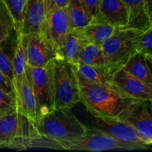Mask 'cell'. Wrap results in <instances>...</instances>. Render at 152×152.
<instances>
[{
  "mask_svg": "<svg viewBox=\"0 0 152 152\" xmlns=\"http://www.w3.org/2000/svg\"><path fill=\"white\" fill-rule=\"evenodd\" d=\"M149 148H151V147L123 142L111 137L108 135L90 130L89 129L88 132L85 136L71 142H62L59 145V149L69 150V151H112V150L131 151V150H145Z\"/></svg>",
  "mask_w": 152,
  "mask_h": 152,
  "instance_id": "cell-7",
  "label": "cell"
},
{
  "mask_svg": "<svg viewBox=\"0 0 152 152\" xmlns=\"http://www.w3.org/2000/svg\"><path fill=\"white\" fill-rule=\"evenodd\" d=\"M80 1L91 21L97 19L100 0H80Z\"/></svg>",
  "mask_w": 152,
  "mask_h": 152,
  "instance_id": "cell-29",
  "label": "cell"
},
{
  "mask_svg": "<svg viewBox=\"0 0 152 152\" xmlns=\"http://www.w3.org/2000/svg\"><path fill=\"white\" fill-rule=\"evenodd\" d=\"M116 28L101 19L92 20L83 28L76 29L87 42L102 47V44L112 36Z\"/></svg>",
  "mask_w": 152,
  "mask_h": 152,
  "instance_id": "cell-17",
  "label": "cell"
},
{
  "mask_svg": "<svg viewBox=\"0 0 152 152\" xmlns=\"http://www.w3.org/2000/svg\"><path fill=\"white\" fill-rule=\"evenodd\" d=\"M147 1H149L150 3H151V0H147Z\"/></svg>",
  "mask_w": 152,
  "mask_h": 152,
  "instance_id": "cell-32",
  "label": "cell"
},
{
  "mask_svg": "<svg viewBox=\"0 0 152 152\" xmlns=\"http://www.w3.org/2000/svg\"><path fill=\"white\" fill-rule=\"evenodd\" d=\"M46 14L45 0H27L26 10L21 34L26 36L41 29Z\"/></svg>",
  "mask_w": 152,
  "mask_h": 152,
  "instance_id": "cell-16",
  "label": "cell"
},
{
  "mask_svg": "<svg viewBox=\"0 0 152 152\" xmlns=\"http://www.w3.org/2000/svg\"><path fill=\"white\" fill-rule=\"evenodd\" d=\"M34 123L39 134L50 142L51 149H59L60 143L79 139L88 132L68 108H55Z\"/></svg>",
  "mask_w": 152,
  "mask_h": 152,
  "instance_id": "cell-1",
  "label": "cell"
},
{
  "mask_svg": "<svg viewBox=\"0 0 152 152\" xmlns=\"http://www.w3.org/2000/svg\"><path fill=\"white\" fill-rule=\"evenodd\" d=\"M42 141L35 123L26 116L15 111L0 117V148H42Z\"/></svg>",
  "mask_w": 152,
  "mask_h": 152,
  "instance_id": "cell-2",
  "label": "cell"
},
{
  "mask_svg": "<svg viewBox=\"0 0 152 152\" xmlns=\"http://www.w3.org/2000/svg\"><path fill=\"white\" fill-rule=\"evenodd\" d=\"M117 118L132 127L142 143L151 147V101H133L119 114Z\"/></svg>",
  "mask_w": 152,
  "mask_h": 152,
  "instance_id": "cell-8",
  "label": "cell"
},
{
  "mask_svg": "<svg viewBox=\"0 0 152 152\" xmlns=\"http://www.w3.org/2000/svg\"><path fill=\"white\" fill-rule=\"evenodd\" d=\"M81 102L87 109L117 117L134 99L123 94L112 84H96L77 78Z\"/></svg>",
  "mask_w": 152,
  "mask_h": 152,
  "instance_id": "cell-3",
  "label": "cell"
},
{
  "mask_svg": "<svg viewBox=\"0 0 152 152\" xmlns=\"http://www.w3.org/2000/svg\"><path fill=\"white\" fill-rule=\"evenodd\" d=\"M28 60L26 53V37L21 33H17L16 44L13 59V83L15 91L20 86L26 74Z\"/></svg>",
  "mask_w": 152,
  "mask_h": 152,
  "instance_id": "cell-18",
  "label": "cell"
},
{
  "mask_svg": "<svg viewBox=\"0 0 152 152\" xmlns=\"http://www.w3.org/2000/svg\"><path fill=\"white\" fill-rule=\"evenodd\" d=\"M97 19L116 28H125L128 25L127 8L122 0H100Z\"/></svg>",
  "mask_w": 152,
  "mask_h": 152,
  "instance_id": "cell-15",
  "label": "cell"
},
{
  "mask_svg": "<svg viewBox=\"0 0 152 152\" xmlns=\"http://www.w3.org/2000/svg\"><path fill=\"white\" fill-rule=\"evenodd\" d=\"M37 100V121L55 109L53 60L44 67H27ZM35 121V122H36Z\"/></svg>",
  "mask_w": 152,
  "mask_h": 152,
  "instance_id": "cell-6",
  "label": "cell"
},
{
  "mask_svg": "<svg viewBox=\"0 0 152 152\" xmlns=\"http://www.w3.org/2000/svg\"><path fill=\"white\" fill-rule=\"evenodd\" d=\"M86 110L91 117V126H87L90 130L108 135L123 142L146 145L141 142L132 127L117 117L104 115L87 108Z\"/></svg>",
  "mask_w": 152,
  "mask_h": 152,
  "instance_id": "cell-9",
  "label": "cell"
},
{
  "mask_svg": "<svg viewBox=\"0 0 152 152\" xmlns=\"http://www.w3.org/2000/svg\"><path fill=\"white\" fill-rule=\"evenodd\" d=\"M15 99L16 111L35 122L37 120V100L27 70L20 86L15 91Z\"/></svg>",
  "mask_w": 152,
  "mask_h": 152,
  "instance_id": "cell-14",
  "label": "cell"
},
{
  "mask_svg": "<svg viewBox=\"0 0 152 152\" xmlns=\"http://www.w3.org/2000/svg\"><path fill=\"white\" fill-rule=\"evenodd\" d=\"M145 31L133 28H116L112 36L102 44L101 48L113 74L121 68L137 53L138 40Z\"/></svg>",
  "mask_w": 152,
  "mask_h": 152,
  "instance_id": "cell-5",
  "label": "cell"
},
{
  "mask_svg": "<svg viewBox=\"0 0 152 152\" xmlns=\"http://www.w3.org/2000/svg\"><path fill=\"white\" fill-rule=\"evenodd\" d=\"M132 76L152 86V74L149 62L140 53H136L122 67Z\"/></svg>",
  "mask_w": 152,
  "mask_h": 152,
  "instance_id": "cell-21",
  "label": "cell"
},
{
  "mask_svg": "<svg viewBox=\"0 0 152 152\" xmlns=\"http://www.w3.org/2000/svg\"><path fill=\"white\" fill-rule=\"evenodd\" d=\"M8 12L16 33H21L26 10L27 0H0Z\"/></svg>",
  "mask_w": 152,
  "mask_h": 152,
  "instance_id": "cell-24",
  "label": "cell"
},
{
  "mask_svg": "<svg viewBox=\"0 0 152 152\" xmlns=\"http://www.w3.org/2000/svg\"><path fill=\"white\" fill-rule=\"evenodd\" d=\"M25 37L28 66L44 67L53 59L61 58L57 49L39 31L31 33Z\"/></svg>",
  "mask_w": 152,
  "mask_h": 152,
  "instance_id": "cell-11",
  "label": "cell"
},
{
  "mask_svg": "<svg viewBox=\"0 0 152 152\" xmlns=\"http://www.w3.org/2000/svg\"><path fill=\"white\" fill-rule=\"evenodd\" d=\"M17 33L12 34L0 42V70L13 81V59L16 44Z\"/></svg>",
  "mask_w": 152,
  "mask_h": 152,
  "instance_id": "cell-23",
  "label": "cell"
},
{
  "mask_svg": "<svg viewBox=\"0 0 152 152\" xmlns=\"http://www.w3.org/2000/svg\"><path fill=\"white\" fill-rule=\"evenodd\" d=\"M71 65L75 71L77 77L80 80L96 84L111 83L113 74L108 70L91 66L80 62Z\"/></svg>",
  "mask_w": 152,
  "mask_h": 152,
  "instance_id": "cell-19",
  "label": "cell"
},
{
  "mask_svg": "<svg viewBox=\"0 0 152 152\" xmlns=\"http://www.w3.org/2000/svg\"><path fill=\"white\" fill-rule=\"evenodd\" d=\"M137 53H140L149 63L152 62V27L145 30L138 40Z\"/></svg>",
  "mask_w": 152,
  "mask_h": 152,
  "instance_id": "cell-26",
  "label": "cell"
},
{
  "mask_svg": "<svg viewBox=\"0 0 152 152\" xmlns=\"http://www.w3.org/2000/svg\"><path fill=\"white\" fill-rule=\"evenodd\" d=\"M87 42L75 30H71L67 36L60 50L62 59L73 65L79 62L80 51L85 43Z\"/></svg>",
  "mask_w": 152,
  "mask_h": 152,
  "instance_id": "cell-22",
  "label": "cell"
},
{
  "mask_svg": "<svg viewBox=\"0 0 152 152\" xmlns=\"http://www.w3.org/2000/svg\"><path fill=\"white\" fill-rule=\"evenodd\" d=\"M71 31L66 7H54L46 11L45 20L39 32L51 42L59 54L65 39Z\"/></svg>",
  "mask_w": 152,
  "mask_h": 152,
  "instance_id": "cell-10",
  "label": "cell"
},
{
  "mask_svg": "<svg viewBox=\"0 0 152 152\" xmlns=\"http://www.w3.org/2000/svg\"><path fill=\"white\" fill-rule=\"evenodd\" d=\"M79 62L91 66L107 69L113 74L102 48L93 43H85L80 51Z\"/></svg>",
  "mask_w": 152,
  "mask_h": 152,
  "instance_id": "cell-20",
  "label": "cell"
},
{
  "mask_svg": "<svg viewBox=\"0 0 152 152\" xmlns=\"http://www.w3.org/2000/svg\"><path fill=\"white\" fill-rule=\"evenodd\" d=\"M0 88L15 98L14 88L11 80L0 70Z\"/></svg>",
  "mask_w": 152,
  "mask_h": 152,
  "instance_id": "cell-30",
  "label": "cell"
},
{
  "mask_svg": "<svg viewBox=\"0 0 152 152\" xmlns=\"http://www.w3.org/2000/svg\"><path fill=\"white\" fill-rule=\"evenodd\" d=\"M15 32L11 18L0 1V42Z\"/></svg>",
  "mask_w": 152,
  "mask_h": 152,
  "instance_id": "cell-27",
  "label": "cell"
},
{
  "mask_svg": "<svg viewBox=\"0 0 152 152\" xmlns=\"http://www.w3.org/2000/svg\"><path fill=\"white\" fill-rule=\"evenodd\" d=\"M16 111V99L0 88V117Z\"/></svg>",
  "mask_w": 152,
  "mask_h": 152,
  "instance_id": "cell-28",
  "label": "cell"
},
{
  "mask_svg": "<svg viewBox=\"0 0 152 152\" xmlns=\"http://www.w3.org/2000/svg\"><path fill=\"white\" fill-rule=\"evenodd\" d=\"M46 11L54 7H65L70 0H45Z\"/></svg>",
  "mask_w": 152,
  "mask_h": 152,
  "instance_id": "cell-31",
  "label": "cell"
},
{
  "mask_svg": "<svg viewBox=\"0 0 152 152\" xmlns=\"http://www.w3.org/2000/svg\"><path fill=\"white\" fill-rule=\"evenodd\" d=\"M66 10L71 30L79 29L87 25L91 19L83 8L80 0H70Z\"/></svg>",
  "mask_w": 152,
  "mask_h": 152,
  "instance_id": "cell-25",
  "label": "cell"
},
{
  "mask_svg": "<svg viewBox=\"0 0 152 152\" xmlns=\"http://www.w3.org/2000/svg\"><path fill=\"white\" fill-rule=\"evenodd\" d=\"M111 84L131 99L151 101L152 86L134 77L122 68L112 74Z\"/></svg>",
  "mask_w": 152,
  "mask_h": 152,
  "instance_id": "cell-12",
  "label": "cell"
},
{
  "mask_svg": "<svg viewBox=\"0 0 152 152\" xmlns=\"http://www.w3.org/2000/svg\"><path fill=\"white\" fill-rule=\"evenodd\" d=\"M128 10V25L125 28L145 30L152 27L151 4L147 0H122Z\"/></svg>",
  "mask_w": 152,
  "mask_h": 152,
  "instance_id": "cell-13",
  "label": "cell"
},
{
  "mask_svg": "<svg viewBox=\"0 0 152 152\" xmlns=\"http://www.w3.org/2000/svg\"><path fill=\"white\" fill-rule=\"evenodd\" d=\"M55 108L71 109L81 102L77 75L72 65L62 58L53 60Z\"/></svg>",
  "mask_w": 152,
  "mask_h": 152,
  "instance_id": "cell-4",
  "label": "cell"
}]
</instances>
